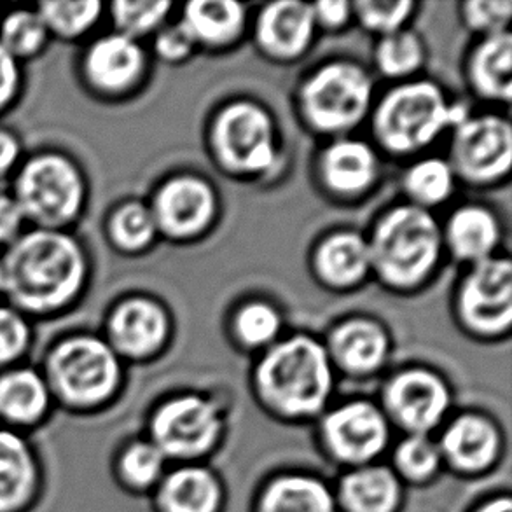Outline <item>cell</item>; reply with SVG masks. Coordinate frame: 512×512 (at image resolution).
I'll return each instance as SVG.
<instances>
[{
  "instance_id": "cell-14",
  "label": "cell",
  "mask_w": 512,
  "mask_h": 512,
  "mask_svg": "<svg viewBox=\"0 0 512 512\" xmlns=\"http://www.w3.org/2000/svg\"><path fill=\"white\" fill-rule=\"evenodd\" d=\"M388 413L411 436L436 429L450 408V392L436 374L411 369L397 374L385 388Z\"/></svg>"
},
{
  "instance_id": "cell-18",
  "label": "cell",
  "mask_w": 512,
  "mask_h": 512,
  "mask_svg": "<svg viewBox=\"0 0 512 512\" xmlns=\"http://www.w3.org/2000/svg\"><path fill=\"white\" fill-rule=\"evenodd\" d=\"M167 336V317L147 299H132L119 306L111 320L112 350L126 357H146L158 350Z\"/></svg>"
},
{
  "instance_id": "cell-6",
  "label": "cell",
  "mask_w": 512,
  "mask_h": 512,
  "mask_svg": "<svg viewBox=\"0 0 512 512\" xmlns=\"http://www.w3.org/2000/svg\"><path fill=\"white\" fill-rule=\"evenodd\" d=\"M306 118L324 132H345L364 118L371 81L352 63H333L306 83L301 95Z\"/></svg>"
},
{
  "instance_id": "cell-9",
  "label": "cell",
  "mask_w": 512,
  "mask_h": 512,
  "mask_svg": "<svg viewBox=\"0 0 512 512\" xmlns=\"http://www.w3.org/2000/svg\"><path fill=\"white\" fill-rule=\"evenodd\" d=\"M214 139L222 163L238 172H261L275 160L273 126L256 105L228 107L217 119Z\"/></svg>"
},
{
  "instance_id": "cell-39",
  "label": "cell",
  "mask_w": 512,
  "mask_h": 512,
  "mask_svg": "<svg viewBox=\"0 0 512 512\" xmlns=\"http://www.w3.org/2000/svg\"><path fill=\"white\" fill-rule=\"evenodd\" d=\"M236 329L245 343L263 345L275 338L280 329V319L270 306L249 305L238 313Z\"/></svg>"
},
{
  "instance_id": "cell-8",
  "label": "cell",
  "mask_w": 512,
  "mask_h": 512,
  "mask_svg": "<svg viewBox=\"0 0 512 512\" xmlns=\"http://www.w3.org/2000/svg\"><path fill=\"white\" fill-rule=\"evenodd\" d=\"M221 427L214 402L200 395H182L156 409L147 439L165 458L189 460L207 453L217 443Z\"/></svg>"
},
{
  "instance_id": "cell-45",
  "label": "cell",
  "mask_w": 512,
  "mask_h": 512,
  "mask_svg": "<svg viewBox=\"0 0 512 512\" xmlns=\"http://www.w3.org/2000/svg\"><path fill=\"white\" fill-rule=\"evenodd\" d=\"M313 14H315V20H319L326 27H341L350 16V4L343 0H334V2L326 0L313 6Z\"/></svg>"
},
{
  "instance_id": "cell-28",
  "label": "cell",
  "mask_w": 512,
  "mask_h": 512,
  "mask_svg": "<svg viewBox=\"0 0 512 512\" xmlns=\"http://www.w3.org/2000/svg\"><path fill=\"white\" fill-rule=\"evenodd\" d=\"M472 81L481 95L511 100L512 37L507 32L490 35L474 53Z\"/></svg>"
},
{
  "instance_id": "cell-35",
  "label": "cell",
  "mask_w": 512,
  "mask_h": 512,
  "mask_svg": "<svg viewBox=\"0 0 512 512\" xmlns=\"http://www.w3.org/2000/svg\"><path fill=\"white\" fill-rule=\"evenodd\" d=\"M423 60L422 44L411 32H395L381 41L378 65L387 76H406L418 69Z\"/></svg>"
},
{
  "instance_id": "cell-46",
  "label": "cell",
  "mask_w": 512,
  "mask_h": 512,
  "mask_svg": "<svg viewBox=\"0 0 512 512\" xmlns=\"http://www.w3.org/2000/svg\"><path fill=\"white\" fill-rule=\"evenodd\" d=\"M18 153H20L18 142L11 135L0 132V173L13 167L14 161L18 158Z\"/></svg>"
},
{
  "instance_id": "cell-3",
  "label": "cell",
  "mask_w": 512,
  "mask_h": 512,
  "mask_svg": "<svg viewBox=\"0 0 512 512\" xmlns=\"http://www.w3.org/2000/svg\"><path fill=\"white\" fill-rule=\"evenodd\" d=\"M257 388L263 401L282 415H317L333 388L326 350L306 336L280 343L257 367Z\"/></svg>"
},
{
  "instance_id": "cell-21",
  "label": "cell",
  "mask_w": 512,
  "mask_h": 512,
  "mask_svg": "<svg viewBox=\"0 0 512 512\" xmlns=\"http://www.w3.org/2000/svg\"><path fill=\"white\" fill-rule=\"evenodd\" d=\"M144 56L137 42L116 34L105 37L91 48L86 70L91 83L107 91H119L139 77Z\"/></svg>"
},
{
  "instance_id": "cell-48",
  "label": "cell",
  "mask_w": 512,
  "mask_h": 512,
  "mask_svg": "<svg viewBox=\"0 0 512 512\" xmlns=\"http://www.w3.org/2000/svg\"><path fill=\"white\" fill-rule=\"evenodd\" d=\"M0 285H2V270H0Z\"/></svg>"
},
{
  "instance_id": "cell-19",
  "label": "cell",
  "mask_w": 512,
  "mask_h": 512,
  "mask_svg": "<svg viewBox=\"0 0 512 512\" xmlns=\"http://www.w3.org/2000/svg\"><path fill=\"white\" fill-rule=\"evenodd\" d=\"M500 437L492 422L465 415L451 423L441 441V453L464 472L485 471L499 455Z\"/></svg>"
},
{
  "instance_id": "cell-22",
  "label": "cell",
  "mask_w": 512,
  "mask_h": 512,
  "mask_svg": "<svg viewBox=\"0 0 512 512\" xmlns=\"http://www.w3.org/2000/svg\"><path fill=\"white\" fill-rule=\"evenodd\" d=\"M340 500L346 512H395L401 485L387 467H362L341 479Z\"/></svg>"
},
{
  "instance_id": "cell-44",
  "label": "cell",
  "mask_w": 512,
  "mask_h": 512,
  "mask_svg": "<svg viewBox=\"0 0 512 512\" xmlns=\"http://www.w3.org/2000/svg\"><path fill=\"white\" fill-rule=\"evenodd\" d=\"M18 86L16 58L0 46V109L11 100Z\"/></svg>"
},
{
  "instance_id": "cell-17",
  "label": "cell",
  "mask_w": 512,
  "mask_h": 512,
  "mask_svg": "<svg viewBox=\"0 0 512 512\" xmlns=\"http://www.w3.org/2000/svg\"><path fill=\"white\" fill-rule=\"evenodd\" d=\"M315 14L312 4L284 0L264 7L257 23L263 48L278 58H294L312 39Z\"/></svg>"
},
{
  "instance_id": "cell-11",
  "label": "cell",
  "mask_w": 512,
  "mask_h": 512,
  "mask_svg": "<svg viewBox=\"0 0 512 512\" xmlns=\"http://www.w3.org/2000/svg\"><path fill=\"white\" fill-rule=\"evenodd\" d=\"M458 172L476 182H488L509 172L512 161L511 126L495 116L465 119L453 140Z\"/></svg>"
},
{
  "instance_id": "cell-24",
  "label": "cell",
  "mask_w": 512,
  "mask_h": 512,
  "mask_svg": "<svg viewBox=\"0 0 512 512\" xmlns=\"http://www.w3.org/2000/svg\"><path fill=\"white\" fill-rule=\"evenodd\" d=\"M165 462V455L149 439H132L114 453L112 478L125 492H149L165 476Z\"/></svg>"
},
{
  "instance_id": "cell-47",
  "label": "cell",
  "mask_w": 512,
  "mask_h": 512,
  "mask_svg": "<svg viewBox=\"0 0 512 512\" xmlns=\"http://www.w3.org/2000/svg\"><path fill=\"white\" fill-rule=\"evenodd\" d=\"M476 512H512L511 499L502 497V499L492 500L486 506L479 507Z\"/></svg>"
},
{
  "instance_id": "cell-30",
  "label": "cell",
  "mask_w": 512,
  "mask_h": 512,
  "mask_svg": "<svg viewBox=\"0 0 512 512\" xmlns=\"http://www.w3.org/2000/svg\"><path fill=\"white\" fill-rule=\"evenodd\" d=\"M371 266V252L364 238L355 233H340L322 243L317 252V268L327 282L350 285L364 278Z\"/></svg>"
},
{
  "instance_id": "cell-15",
  "label": "cell",
  "mask_w": 512,
  "mask_h": 512,
  "mask_svg": "<svg viewBox=\"0 0 512 512\" xmlns=\"http://www.w3.org/2000/svg\"><path fill=\"white\" fill-rule=\"evenodd\" d=\"M55 409L42 373L30 367L0 371V429L32 437L51 420Z\"/></svg>"
},
{
  "instance_id": "cell-10",
  "label": "cell",
  "mask_w": 512,
  "mask_h": 512,
  "mask_svg": "<svg viewBox=\"0 0 512 512\" xmlns=\"http://www.w3.org/2000/svg\"><path fill=\"white\" fill-rule=\"evenodd\" d=\"M48 492V469L32 437L0 429V512H35Z\"/></svg>"
},
{
  "instance_id": "cell-16",
  "label": "cell",
  "mask_w": 512,
  "mask_h": 512,
  "mask_svg": "<svg viewBox=\"0 0 512 512\" xmlns=\"http://www.w3.org/2000/svg\"><path fill=\"white\" fill-rule=\"evenodd\" d=\"M214 194L196 179H175L161 189L154 201V222L168 235H196L214 214Z\"/></svg>"
},
{
  "instance_id": "cell-40",
  "label": "cell",
  "mask_w": 512,
  "mask_h": 512,
  "mask_svg": "<svg viewBox=\"0 0 512 512\" xmlns=\"http://www.w3.org/2000/svg\"><path fill=\"white\" fill-rule=\"evenodd\" d=\"M512 4L507 0H472L465 6V18L474 30L490 35L506 32Z\"/></svg>"
},
{
  "instance_id": "cell-5",
  "label": "cell",
  "mask_w": 512,
  "mask_h": 512,
  "mask_svg": "<svg viewBox=\"0 0 512 512\" xmlns=\"http://www.w3.org/2000/svg\"><path fill=\"white\" fill-rule=\"evenodd\" d=\"M457 112L434 84H406L383 98L374 125L383 146L394 153H411L429 146L446 126L465 121Z\"/></svg>"
},
{
  "instance_id": "cell-36",
  "label": "cell",
  "mask_w": 512,
  "mask_h": 512,
  "mask_svg": "<svg viewBox=\"0 0 512 512\" xmlns=\"http://www.w3.org/2000/svg\"><path fill=\"white\" fill-rule=\"evenodd\" d=\"M395 465L404 478L427 479L441 464V451L427 436H409L395 450Z\"/></svg>"
},
{
  "instance_id": "cell-41",
  "label": "cell",
  "mask_w": 512,
  "mask_h": 512,
  "mask_svg": "<svg viewBox=\"0 0 512 512\" xmlns=\"http://www.w3.org/2000/svg\"><path fill=\"white\" fill-rule=\"evenodd\" d=\"M28 345V329L18 313L0 308V371L20 359Z\"/></svg>"
},
{
  "instance_id": "cell-2",
  "label": "cell",
  "mask_w": 512,
  "mask_h": 512,
  "mask_svg": "<svg viewBox=\"0 0 512 512\" xmlns=\"http://www.w3.org/2000/svg\"><path fill=\"white\" fill-rule=\"evenodd\" d=\"M42 376L56 408L74 416L104 411L121 388L118 353L90 336L70 338L56 346Z\"/></svg>"
},
{
  "instance_id": "cell-25",
  "label": "cell",
  "mask_w": 512,
  "mask_h": 512,
  "mask_svg": "<svg viewBox=\"0 0 512 512\" xmlns=\"http://www.w3.org/2000/svg\"><path fill=\"white\" fill-rule=\"evenodd\" d=\"M259 512H336V506L320 479L291 474L271 481L259 500Z\"/></svg>"
},
{
  "instance_id": "cell-43",
  "label": "cell",
  "mask_w": 512,
  "mask_h": 512,
  "mask_svg": "<svg viewBox=\"0 0 512 512\" xmlns=\"http://www.w3.org/2000/svg\"><path fill=\"white\" fill-rule=\"evenodd\" d=\"M23 212L14 198L0 196V243L13 242L23 222Z\"/></svg>"
},
{
  "instance_id": "cell-13",
  "label": "cell",
  "mask_w": 512,
  "mask_h": 512,
  "mask_svg": "<svg viewBox=\"0 0 512 512\" xmlns=\"http://www.w3.org/2000/svg\"><path fill=\"white\" fill-rule=\"evenodd\" d=\"M465 322L479 333L506 331L512 320V266L507 259L476 264L460 298Z\"/></svg>"
},
{
  "instance_id": "cell-12",
  "label": "cell",
  "mask_w": 512,
  "mask_h": 512,
  "mask_svg": "<svg viewBox=\"0 0 512 512\" xmlns=\"http://www.w3.org/2000/svg\"><path fill=\"white\" fill-rule=\"evenodd\" d=\"M322 434L331 455L345 464H367L388 443L385 416L373 404L362 401L331 411L322 423Z\"/></svg>"
},
{
  "instance_id": "cell-42",
  "label": "cell",
  "mask_w": 512,
  "mask_h": 512,
  "mask_svg": "<svg viewBox=\"0 0 512 512\" xmlns=\"http://www.w3.org/2000/svg\"><path fill=\"white\" fill-rule=\"evenodd\" d=\"M194 41L187 28L180 23L177 27L168 28L156 41V49L165 60H182L193 49Z\"/></svg>"
},
{
  "instance_id": "cell-33",
  "label": "cell",
  "mask_w": 512,
  "mask_h": 512,
  "mask_svg": "<svg viewBox=\"0 0 512 512\" xmlns=\"http://www.w3.org/2000/svg\"><path fill=\"white\" fill-rule=\"evenodd\" d=\"M100 2H46L41 6V18L46 28L55 30L60 35L81 34L95 23L100 13Z\"/></svg>"
},
{
  "instance_id": "cell-34",
  "label": "cell",
  "mask_w": 512,
  "mask_h": 512,
  "mask_svg": "<svg viewBox=\"0 0 512 512\" xmlns=\"http://www.w3.org/2000/svg\"><path fill=\"white\" fill-rule=\"evenodd\" d=\"M170 7L172 4L163 0H119L112 11L121 35L133 39L158 27Z\"/></svg>"
},
{
  "instance_id": "cell-38",
  "label": "cell",
  "mask_w": 512,
  "mask_h": 512,
  "mask_svg": "<svg viewBox=\"0 0 512 512\" xmlns=\"http://www.w3.org/2000/svg\"><path fill=\"white\" fill-rule=\"evenodd\" d=\"M353 7L364 27L390 35L406 21L413 4L409 0H360Z\"/></svg>"
},
{
  "instance_id": "cell-4",
  "label": "cell",
  "mask_w": 512,
  "mask_h": 512,
  "mask_svg": "<svg viewBox=\"0 0 512 512\" xmlns=\"http://www.w3.org/2000/svg\"><path fill=\"white\" fill-rule=\"evenodd\" d=\"M441 249L436 221L418 207L395 208L369 245L371 264L388 284L415 285L429 275Z\"/></svg>"
},
{
  "instance_id": "cell-32",
  "label": "cell",
  "mask_w": 512,
  "mask_h": 512,
  "mask_svg": "<svg viewBox=\"0 0 512 512\" xmlns=\"http://www.w3.org/2000/svg\"><path fill=\"white\" fill-rule=\"evenodd\" d=\"M408 193L422 205H437L453 189L451 168L441 160H423L411 168L406 177Z\"/></svg>"
},
{
  "instance_id": "cell-29",
  "label": "cell",
  "mask_w": 512,
  "mask_h": 512,
  "mask_svg": "<svg viewBox=\"0 0 512 512\" xmlns=\"http://www.w3.org/2000/svg\"><path fill=\"white\" fill-rule=\"evenodd\" d=\"M243 6L233 0H196L187 4L182 25L194 42L224 44L242 30Z\"/></svg>"
},
{
  "instance_id": "cell-20",
  "label": "cell",
  "mask_w": 512,
  "mask_h": 512,
  "mask_svg": "<svg viewBox=\"0 0 512 512\" xmlns=\"http://www.w3.org/2000/svg\"><path fill=\"white\" fill-rule=\"evenodd\" d=\"M221 495L212 472L189 465L163 476L156 486V507L160 512H217Z\"/></svg>"
},
{
  "instance_id": "cell-31",
  "label": "cell",
  "mask_w": 512,
  "mask_h": 512,
  "mask_svg": "<svg viewBox=\"0 0 512 512\" xmlns=\"http://www.w3.org/2000/svg\"><path fill=\"white\" fill-rule=\"evenodd\" d=\"M48 28L41 14L16 11L6 18L0 30V46L13 58L34 55L46 41Z\"/></svg>"
},
{
  "instance_id": "cell-7",
  "label": "cell",
  "mask_w": 512,
  "mask_h": 512,
  "mask_svg": "<svg viewBox=\"0 0 512 512\" xmlns=\"http://www.w3.org/2000/svg\"><path fill=\"white\" fill-rule=\"evenodd\" d=\"M14 200L25 217L42 226H60L76 217L83 200L81 177L65 158H35L20 173Z\"/></svg>"
},
{
  "instance_id": "cell-26",
  "label": "cell",
  "mask_w": 512,
  "mask_h": 512,
  "mask_svg": "<svg viewBox=\"0 0 512 512\" xmlns=\"http://www.w3.org/2000/svg\"><path fill=\"white\" fill-rule=\"evenodd\" d=\"M322 172L334 191L360 193L374 180L376 158L366 144L343 140L327 149L322 158Z\"/></svg>"
},
{
  "instance_id": "cell-27",
  "label": "cell",
  "mask_w": 512,
  "mask_h": 512,
  "mask_svg": "<svg viewBox=\"0 0 512 512\" xmlns=\"http://www.w3.org/2000/svg\"><path fill=\"white\" fill-rule=\"evenodd\" d=\"M448 242L455 256L481 263L492 257L499 243V224L485 208H462L448 224Z\"/></svg>"
},
{
  "instance_id": "cell-23",
  "label": "cell",
  "mask_w": 512,
  "mask_h": 512,
  "mask_svg": "<svg viewBox=\"0 0 512 512\" xmlns=\"http://www.w3.org/2000/svg\"><path fill=\"white\" fill-rule=\"evenodd\" d=\"M334 359L352 373H369L387 357L388 340L383 329L369 320H350L331 338Z\"/></svg>"
},
{
  "instance_id": "cell-37",
  "label": "cell",
  "mask_w": 512,
  "mask_h": 512,
  "mask_svg": "<svg viewBox=\"0 0 512 512\" xmlns=\"http://www.w3.org/2000/svg\"><path fill=\"white\" fill-rule=\"evenodd\" d=\"M156 231L153 212L142 205H126L112 221V235L123 249L137 250L153 240Z\"/></svg>"
},
{
  "instance_id": "cell-1",
  "label": "cell",
  "mask_w": 512,
  "mask_h": 512,
  "mask_svg": "<svg viewBox=\"0 0 512 512\" xmlns=\"http://www.w3.org/2000/svg\"><path fill=\"white\" fill-rule=\"evenodd\" d=\"M2 285L16 305L46 312L65 305L76 294L84 275L77 243L55 229L21 236L0 263Z\"/></svg>"
}]
</instances>
